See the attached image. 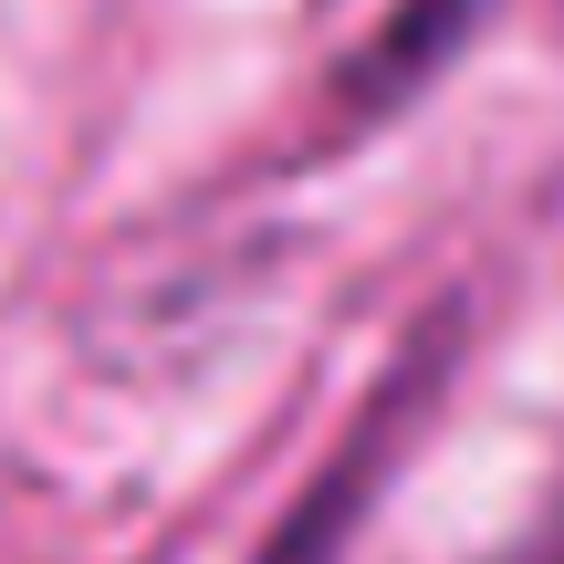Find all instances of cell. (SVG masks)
Returning <instances> with one entry per match:
<instances>
[{
  "label": "cell",
  "instance_id": "2",
  "mask_svg": "<svg viewBox=\"0 0 564 564\" xmlns=\"http://www.w3.org/2000/svg\"><path fill=\"white\" fill-rule=\"evenodd\" d=\"M481 11H491V0H398V11H387L377 32L356 42V63H345V84H335V116L366 126V116H398V105H419L429 84H440L449 63L470 53Z\"/></svg>",
  "mask_w": 564,
  "mask_h": 564
},
{
  "label": "cell",
  "instance_id": "3",
  "mask_svg": "<svg viewBox=\"0 0 564 564\" xmlns=\"http://www.w3.org/2000/svg\"><path fill=\"white\" fill-rule=\"evenodd\" d=\"M491 564H564V481L544 491V502H533V523L512 533V544L491 554Z\"/></svg>",
  "mask_w": 564,
  "mask_h": 564
},
{
  "label": "cell",
  "instance_id": "1",
  "mask_svg": "<svg viewBox=\"0 0 564 564\" xmlns=\"http://www.w3.org/2000/svg\"><path fill=\"white\" fill-rule=\"evenodd\" d=\"M449 345H460V324H449V314L408 335V356L387 366L377 387H366V408H356V429H345V449L293 491V512L272 523V544L251 554V564H345V544H356V523H366V502L387 491V470H398L408 429H419V408L440 398Z\"/></svg>",
  "mask_w": 564,
  "mask_h": 564
}]
</instances>
